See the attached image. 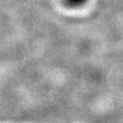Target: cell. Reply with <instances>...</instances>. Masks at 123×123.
<instances>
[{
  "mask_svg": "<svg viewBox=\"0 0 123 123\" xmlns=\"http://www.w3.org/2000/svg\"><path fill=\"white\" fill-rule=\"evenodd\" d=\"M66 1L71 6H80L86 2V0H66Z\"/></svg>",
  "mask_w": 123,
  "mask_h": 123,
  "instance_id": "cell-1",
  "label": "cell"
}]
</instances>
